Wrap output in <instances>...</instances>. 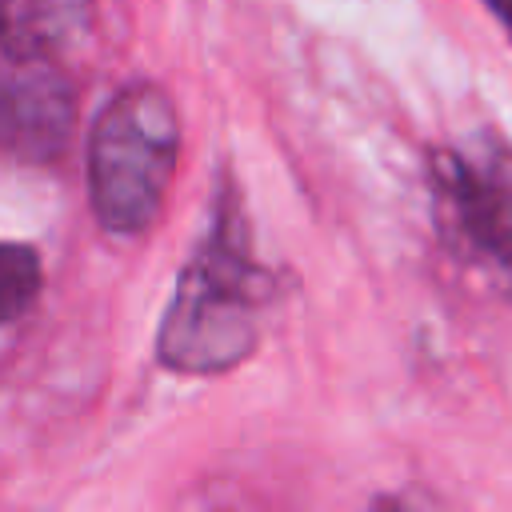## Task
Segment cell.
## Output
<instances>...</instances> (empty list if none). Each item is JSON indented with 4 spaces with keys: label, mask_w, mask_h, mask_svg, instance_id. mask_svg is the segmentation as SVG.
Listing matches in <instances>:
<instances>
[{
    "label": "cell",
    "mask_w": 512,
    "mask_h": 512,
    "mask_svg": "<svg viewBox=\"0 0 512 512\" xmlns=\"http://www.w3.org/2000/svg\"><path fill=\"white\" fill-rule=\"evenodd\" d=\"M260 336V284L244 216L220 200L212 236L180 272L160 324V364L188 376L228 372L252 356Z\"/></svg>",
    "instance_id": "6da1fadb"
},
{
    "label": "cell",
    "mask_w": 512,
    "mask_h": 512,
    "mask_svg": "<svg viewBox=\"0 0 512 512\" xmlns=\"http://www.w3.org/2000/svg\"><path fill=\"white\" fill-rule=\"evenodd\" d=\"M180 156V116L164 88L128 84L88 136V192L108 232H144L172 184Z\"/></svg>",
    "instance_id": "7a4b0ae2"
},
{
    "label": "cell",
    "mask_w": 512,
    "mask_h": 512,
    "mask_svg": "<svg viewBox=\"0 0 512 512\" xmlns=\"http://www.w3.org/2000/svg\"><path fill=\"white\" fill-rule=\"evenodd\" d=\"M76 124L72 80L48 60L0 64V152L16 160H52Z\"/></svg>",
    "instance_id": "3957f363"
},
{
    "label": "cell",
    "mask_w": 512,
    "mask_h": 512,
    "mask_svg": "<svg viewBox=\"0 0 512 512\" xmlns=\"http://www.w3.org/2000/svg\"><path fill=\"white\" fill-rule=\"evenodd\" d=\"M456 184H460V208L468 216V228L488 248L512 256V160H496L480 172L460 168Z\"/></svg>",
    "instance_id": "277c9868"
},
{
    "label": "cell",
    "mask_w": 512,
    "mask_h": 512,
    "mask_svg": "<svg viewBox=\"0 0 512 512\" xmlns=\"http://www.w3.org/2000/svg\"><path fill=\"white\" fill-rule=\"evenodd\" d=\"M40 296V260L28 244L0 240V324L20 320Z\"/></svg>",
    "instance_id": "5b68a950"
},
{
    "label": "cell",
    "mask_w": 512,
    "mask_h": 512,
    "mask_svg": "<svg viewBox=\"0 0 512 512\" xmlns=\"http://www.w3.org/2000/svg\"><path fill=\"white\" fill-rule=\"evenodd\" d=\"M488 4H492V12L512 28V0H488Z\"/></svg>",
    "instance_id": "8992f818"
},
{
    "label": "cell",
    "mask_w": 512,
    "mask_h": 512,
    "mask_svg": "<svg viewBox=\"0 0 512 512\" xmlns=\"http://www.w3.org/2000/svg\"><path fill=\"white\" fill-rule=\"evenodd\" d=\"M4 16H8V0H0V28H4Z\"/></svg>",
    "instance_id": "52a82bcc"
}]
</instances>
